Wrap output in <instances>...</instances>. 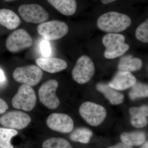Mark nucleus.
Wrapping results in <instances>:
<instances>
[{
    "mask_svg": "<svg viewBox=\"0 0 148 148\" xmlns=\"http://www.w3.org/2000/svg\"><path fill=\"white\" fill-rule=\"evenodd\" d=\"M142 148H148V142H146L144 145L143 147H142Z\"/></svg>",
    "mask_w": 148,
    "mask_h": 148,
    "instance_id": "obj_31",
    "label": "nucleus"
},
{
    "mask_svg": "<svg viewBox=\"0 0 148 148\" xmlns=\"http://www.w3.org/2000/svg\"><path fill=\"white\" fill-rule=\"evenodd\" d=\"M96 88L98 91L105 95L112 105H120L124 101V95L112 88L109 84L100 83L96 85Z\"/></svg>",
    "mask_w": 148,
    "mask_h": 148,
    "instance_id": "obj_16",
    "label": "nucleus"
},
{
    "mask_svg": "<svg viewBox=\"0 0 148 148\" xmlns=\"http://www.w3.org/2000/svg\"><path fill=\"white\" fill-rule=\"evenodd\" d=\"M92 135V131L85 127L77 128L72 132L70 138L72 141L84 144L89 143Z\"/></svg>",
    "mask_w": 148,
    "mask_h": 148,
    "instance_id": "obj_21",
    "label": "nucleus"
},
{
    "mask_svg": "<svg viewBox=\"0 0 148 148\" xmlns=\"http://www.w3.org/2000/svg\"><path fill=\"white\" fill-rule=\"evenodd\" d=\"M95 66L91 58L83 55L78 59L72 71L73 79L79 84H84L89 81L94 75Z\"/></svg>",
    "mask_w": 148,
    "mask_h": 148,
    "instance_id": "obj_4",
    "label": "nucleus"
},
{
    "mask_svg": "<svg viewBox=\"0 0 148 148\" xmlns=\"http://www.w3.org/2000/svg\"><path fill=\"white\" fill-rule=\"evenodd\" d=\"M131 124L137 128H142L148 123V108L147 106L132 107L129 109Z\"/></svg>",
    "mask_w": 148,
    "mask_h": 148,
    "instance_id": "obj_15",
    "label": "nucleus"
},
{
    "mask_svg": "<svg viewBox=\"0 0 148 148\" xmlns=\"http://www.w3.org/2000/svg\"><path fill=\"white\" fill-rule=\"evenodd\" d=\"M5 1H13V0H5Z\"/></svg>",
    "mask_w": 148,
    "mask_h": 148,
    "instance_id": "obj_32",
    "label": "nucleus"
},
{
    "mask_svg": "<svg viewBox=\"0 0 148 148\" xmlns=\"http://www.w3.org/2000/svg\"><path fill=\"white\" fill-rule=\"evenodd\" d=\"M82 117L88 124L93 126L101 125L106 119L107 111L103 106L91 102L83 103L79 109Z\"/></svg>",
    "mask_w": 148,
    "mask_h": 148,
    "instance_id": "obj_3",
    "label": "nucleus"
},
{
    "mask_svg": "<svg viewBox=\"0 0 148 148\" xmlns=\"http://www.w3.org/2000/svg\"><path fill=\"white\" fill-rule=\"evenodd\" d=\"M60 13L66 16L73 15L76 11V0H47Z\"/></svg>",
    "mask_w": 148,
    "mask_h": 148,
    "instance_id": "obj_18",
    "label": "nucleus"
},
{
    "mask_svg": "<svg viewBox=\"0 0 148 148\" xmlns=\"http://www.w3.org/2000/svg\"><path fill=\"white\" fill-rule=\"evenodd\" d=\"M129 96L132 101L139 98H147L148 96V86L142 83H137L131 87Z\"/></svg>",
    "mask_w": 148,
    "mask_h": 148,
    "instance_id": "obj_23",
    "label": "nucleus"
},
{
    "mask_svg": "<svg viewBox=\"0 0 148 148\" xmlns=\"http://www.w3.org/2000/svg\"><path fill=\"white\" fill-rule=\"evenodd\" d=\"M47 124L51 129L62 133L71 132L74 128V121L68 115L53 113L48 117Z\"/></svg>",
    "mask_w": 148,
    "mask_h": 148,
    "instance_id": "obj_12",
    "label": "nucleus"
},
{
    "mask_svg": "<svg viewBox=\"0 0 148 148\" xmlns=\"http://www.w3.org/2000/svg\"><path fill=\"white\" fill-rule=\"evenodd\" d=\"M143 66V61L140 58L129 55L121 59L118 68L119 71L131 72L141 70Z\"/></svg>",
    "mask_w": 148,
    "mask_h": 148,
    "instance_id": "obj_19",
    "label": "nucleus"
},
{
    "mask_svg": "<svg viewBox=\"0 0 148 148\" xmlns=\"http://www.w3.org/2000/svg\"><path fill=\"white\" fill-rule=\"evenodd\" d=\"M36 63L41 69L50 73L61 71L67 67L66 61L57 58H39L36 60Z\"/></svg>",
    "mask_w": 148,
    "mask_h": 148,
    "instance_id": "obj_14",
    "label": "nucleus"
},
{
    "mask_svg": "<svg viewBox=\"0 0 148 148\" xmlns=\"http://www.w3.org/2000/svg\"><path fill=\"white\" fill-rule=\"evenodd\" d=\"M21 23L19 16L13 11L0 9V24L10 30L16 29Z\"/></svg>",
    "mask_w": 148,
    "mask_h": 148,
    "instance_id": "obj_17",
    "label": "nucleus"
},
{
    "mask_svg": "<svg viewBox=\"0 0 148 148\" xmlns=\"http://www.w3.org/2000/svg\"><path fill=\"white\" fill-rule=\"evenodd\" d=\"M132 21L128 15L116 12H109L99 16L97 21L98 29L109 33H117L127 29Z\"/></svg>",
    "mask_w": 148,
    "mask_h": 148,
    "instance_id": "obj_1",
    "label": "nucleus"
},
{
    "mask_svg": "<svg viewBox=\"0 0 148 148\" xmlns=\"http://www.w3.org/2000/svg\"><path fill=\"white\" fill-rule=\"evenodd\" d=\"M58 85L57 81L50 79L40 87L38 91L40 101L48 108L54 110L60 105V101L56 94Z\"/></svg>",
    "mask_w": 148,
    "mask_h": 148,
    "instance_id": "obj_10",
    "label": "nucleus"
},
{
    "mask_svg": "<svg viewBox=\"0 0 148 148\" xmlns=\"http://www.w3.org/2000/svg\"><path fill=\"white\" fill-rule=\"evenodd\" d=\"M36 103V96L31 86L22 84L12 100L14 108L25 111L32 110Z\"/></svg>",
    "mask_w": 148,
    "mask_h": 148,
    "instance_id": "obj_6",
    "label": "nucleus"
},
{
    "mask_svg": "<svg viewBox=\"0 0 148 148\" xmlns=\"http://www.w3.org/2000/svg\"><path fill=\"white\" fill-rule=\"evenodd\" d=\"M124 36L117 33H108L103 37L102 42L106 48L104 56L108 59H114L123 55L130 46L125 42Z\"/></svg>",
    "mask_w": 148,
    "mask_h": 148,
    "instance_id": "obj_2",
    "label": "nucleus"
},
{
    "mask_svg": "<svg viewBox=\"0 0 148 148\" xmlns=\"http://www.w3.org/2000/svg\"><path fill=\"white\" fill-rule=\"evenodd\" d=\"M32 44L33 40L29 33L24 29H19L9 36L5 46L9 51L16 53L30 47Z\"/></svg>",
    "mask_w": 148,
    "mask_h": 148,
    "instance_id": "obj_9",
    "label": "nucleus"
},
{
    "mask_svg": "<svg viewBox=\"0 0 148 148\" xmlns=\"http://www.w3.org/2000/svg\"><path fill=\"white\" fill-rule=\"evenodd\" d=\"M136 82V77L130 72L119 71L108 84L115 90H123L132 87Z\"/></svg>",
    "mask_w": 148,
    "mask_h": 148,
    "instance_id": "obj_13",
    "label": "nucleus"
},
{
    "mask_svg": "<svg viewBox=\"0 0 148 148\" xmlns=\"http://www.w3.org/2000/svg\"><path fill=\"white\" fill-rule=\"evenodd\" d=\"M31 121L29 115L21 111H11L0 118V123L4 127L12 129L25 128Z\"/></svg>",
    "mask_w": 148,
    "mask_h": 148,
    "instance_id": "obj_11",
    "label": "nucleus"
},
{
    "mask_svg": "<svg viewBox=\"0 0 148 148\" xmlns=\"http://www.w3.org/2000/svg\"><path fill=\"white\" fill-rule=\"evenodd\" d=\"M40 51L43 56L45 58L49 57L51 54V49L50 43L47 40H42L40 43Z\"/></svg>",
    "mask_w": 148,
    "mask_h": 148,
    "instance_id": "obj_26",
    "label": "nucleus"
},
{
    "mask_svg": "<svg viewBox=\"0 0 148 148\" xmlns=\"http://www.w3.org/2000/svg\"><path fill=\"white\" fill-rule=\"evenodd\" d=\"M5 76L4 72L1 69H0V82H3L5 81Z\"/></svg>",
    "mask_w": 148,
    "mask_h": 148,
    "instance_id": "obj_29",
    "label": "nucleus"
},
{
    "mask_svg": "<svg viewBox=\"0 0 148 148\" xmlns=\"http://www.w3.org/2000/svg\"><path fill=\"white\" fill-rule=\"evenodd\" d=\"M135 37L137 40L142 42H148V19L138 26L135 31Z\"/></svg>",
    "mask_w": 148,
    "mask_h": 148,
    "instance_id": "obj_25",
    "label": "nucleus"
},
{
    "mask_svg": "<svg viewBox=\"0 0 148 148\" xmlns=\"http://www.w3.org/2000/svg\"><path fill=\"white\" fill-rule=\"evenodd\" d=\"M42 75L40 68L35 65H30L16 68L13 72V77L17 82L35 86L40 81Z\"/></svg>",
    "mask_w": 148,
    "mask_h": 148,
    "instance_id": "obj_7",
    "label": "nucleus"
},
{
    "mask_svg": "<svg viewBox=\"0 0 148 148\" xmlns=\"http://www.w3.org/2000/svg\"><path fill=\"white\" fill-rule=\"evenodd\" d=\"M116 1V0H101V2H102V3H103V4H107Z\"/></svg>",
    "mask_w": 148,
    "mask_h": 148,
    "instance_id": "obj_30",
    "label": "nucleus"
},
{
    "mask_svg": "<svg viewBox=\"0 0 148 148\" xmlns=\"http://www.w3.org/2000/svg\"><path fill=\"white\" fill-rule=\"evenodd\" d=\"M18 12L22 19L28 23H42L49 17L47 12L37 4L21 5L18 8Z\"/></svg>",
    "mask_w": 148,
    "mask_h": 148,
    "instance_id": "obj_8",
    "label": "nucleus"
},
{
    "mask_svg": "<svg viewBox=\"0 0 148 148\" xmlns=\"http://www.w3.org/2000/svg\"><path fill=\"white\" fill-rule=\"evenodd\" d=\"M17 134L15 129L0 127V148H14L11 140Z\"/></svg>",
    "mask_w": 148,
    "mask_h": 148,
    "instance_id": "obj_22",
    "label": "nucleus"
},
{
    "mask_svg": "<svg viewBox=\"0 0 148 148\" xmlns=\"http://www.w3.org/2000/svg\"><path fill=\"white\" fill-rule=\"evenodd\" d=\"M145 134L143 132H124L121 136V140L123 144L130 147L139 146L145 143Z\"/></svg>",
    "mask_w": 148,
    "mask_h": 148,
    "instance_id": "obj_20",
    "label": "nucleus"
},
{
    "mask_svg": "<svg viewBox=\"0 0 148 148\" xmlns=\"http://www.w3.org/2000/svg\"><path fill=\"white\" fill-rule=\"evenodd\" d=\"M109 148H132L130 146H127L123 143H119L113 147H111Z\"/></svg>",
    "mask_w": 148,
    "mask_h": 148,
    "instance_id": "obj_28",
    "label": "nucleus"
},
{
    "mask_svg": "<svg viewBox=\"0 0 148 148\" xmlns=\"http://www.w3.org/2000/svg\"><path fill=\"white\" fill-rule=\"evenodd\" d=\"M8 108V106L6 103L0 98V114H2L5 112Z\"/></svg>",
    "mask_w": 148,
    "mask_h": 148,
    "instance_id": "obj_27",
    "label": "nucleus"
},
{
    "mask_svg": "<svg viewBox=\"0 0 148 148\" xmlns=\"http://www.w3.org/2000/svg\"><path fill=\"white\" fill-rule=\"evenodd\" d=\"M42 148H73L68 141L62 138H53L46 140Z\"/></svg>",
    "mask_w": 148,
    "mask_h": 148,
    "instance_id": "obj_24",
    "label": "nucleus"
},
{
    "mask_svg": "<svg viewBox=\"0 0 148 148\" xmlns=\"http://www.w3.org/2000/svg\"><path fill=\"white\" fill-rule=\"evenodd\" d=\"M69 30L67 24L58 20L42 23L37 27L39 34L47 40L59 39L66 36Z\"/></svg>",
    "mask_w": 148,
    "mask_h": 148,
    "instance_id": "obj_5",
    "label": "nucleus"
}]
</instances>
